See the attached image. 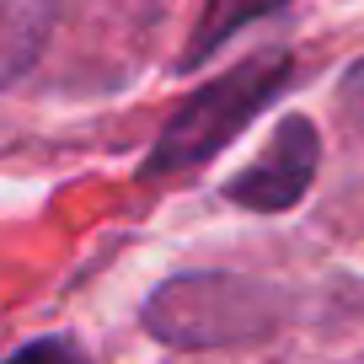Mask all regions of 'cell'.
<instances>
[{"mask_svg": "<svg viewBox=\"0 0 364 364\" xmlns=\"http://www.w3.org/2000/svg\"><path fill=\"white\" fill-rule=\"evenodd\" d=\"M289 86V54H257V59H241L236 70L215 75L209 86H198L177 113L166 118V129L156 134L145 156V177H166V171H193L204 166L209 156L230 145L262 107Z\"/></svg>", "mask_w": 364, "mask_h": 364, "instance_id": "obj_1", "label": "cell"}, {"mask_svg": "<svg viewBox=\"0 0 364 364\" xmlns=\"http://www.w3.org/2000/svg\"><path fill=\"white\" fill-rule=\"evenodd\" d=\"M268 289L247 284V279H225V273H182L150 295L145 327L161 343H182V348H209V343H247L273 327L262 316Z\"/></svg>", "mask_w": 364, "mask_h": 364, "instance_id": "obj_2", "label": "cell"}, {"mask_svg": "<svg viewBox=\"0 0 364 364\" xmlns=\"http://www.w3.org/2000/svg\"><path fill=\"white\" fill-rule=\"evenodd\" d=\"M316 166H321V134L311 118H284L273 129L268 150L252 161L247 171L225 182V198L241 209H257V215H279V209L300 204L316 182Z\"/></svg>", "mask_w": 364, "mask_h": 364, "instance_id": "obj_3", "label": "cell"}, {"mask_svg": "<svg viewBox=\"0 0 364 364\" xmlns=\"http://www.w3.org/2000/svg\"><path fill=\"white\" fill-rule=\"evenodd\" d=\"M279 6H289V0H204V16H198L188 48H182V70H198L220 43H230V38H236L241 27H252L257 16H273Z\"/></svg>", "mask_w": 364, "mask_h": 364, "instance_id": "obj_4", "label": "cell"}, {"mask_svg": "<svg viewBox=\"0 0 364 364\" xmlns=\"http://www.w3.org/2000/svg\"><path fill=\"white\" fill-rule=\"evenodd\" d=\"M48 22H54V0H6V75L11 80L33 65Z\"/></svg>", "mask_w": 364, "mask_h": 364, "instance_id": "obj_5", "label": "cell"}, {"mask_svg": "<svg viewBox=\"0 0 364 364\" xmlns=\"http://www.w3.org/2000/svg\"><path fill=\"white\" fill-rule=\"evenodd\" d=\"M6 364H86L65 338H38V343H22Z\"/></svg>", "mask_w": 364, "mask_h": 364, "instance_id": "obj_6", "label": "cell"}, {"mask_svg": "<svg viewBox=\"0 0 364 364\" xmlns=\"http://www.w3.org/2000/svg\"><path fill=\"white\" fill-rule=\"evenodd\" d=\"M353 91H359V102H364V65L353 70Z\"/></svg>", "mask_w": 364, "mask_h": 364, "instance_id": "obj_7", "label": "cell"}]
</instances>
